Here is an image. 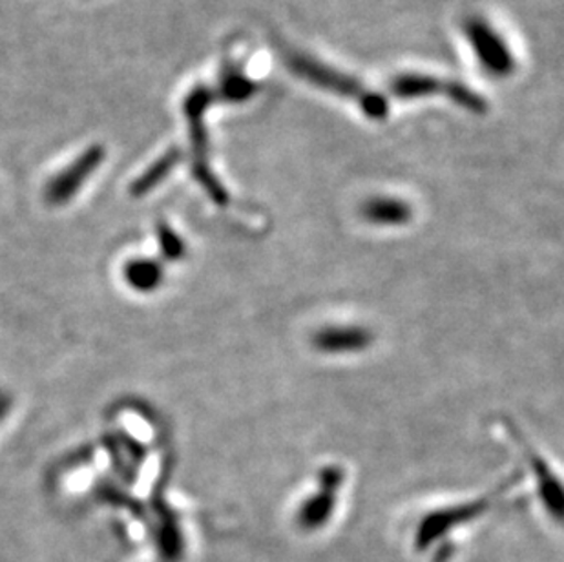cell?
<instances>
[{
  "instance_id": "cell-1",
  "label": "cell",
  "mask_w": 564,
  "mask_h": 562,
  "mask_svg": "<svg viewBox=\"0 0 564 562\" xmlns=\"http://www.w3.org/2000/svg\"><path fill=\"white\" fill-rule=\"evenodd\" d=\"M285 66L294 75L310 80L314 86L335 91L338 96L347 97V99L357 102L360 110L371 119L388 117L389 105L386 97L380 96L377 91L369 90L368 86H364L360 80L352 79V77L341 74L338 69L329 68L319 61H314L307 55L294 54V52L285 55Z\"/></svg>"
},
{
  "instance_id": "cell-2",
  "label": "cell",
  "mask_w": 564,
  "mask_h": 562,
  "mask_svg": "<svg viewBox=\"0 0 564 562\" xmlns=\"http://www.w3.org/2000/svg\"><path fill=\"white\" fill-rule=\"evenodd\" d=\"M218 101L216 91L210 90L208 86L199 85L188 94L183 102V114L188 119V130H191L192 150H194V174L197 181L202 183L203 188L208 192L216 203H227L229 196L224 186L219 185L216 175L208 169V133L205 125V116L208 108Z\"/></svg>"
},
{
  "instance_id": "cell-3",
  "label": "cell",
  "mask_w": 564,
  "mask_h": 562,
  "mask_svg": "<svg viewBox=\"0 0 564 562\" xmlns=\"http://www.w3.org/2000/svg\"><path fill=\"white\" fill-rule=\"evenodd\" d=\"M391 91L399 99H415V97L444 96L449 97L458 107L469 112H488V102L477 91L457 80H441L432 75L404 74L391 83Z\"/></svg>"
},
{
  "instance_id": "cell-4",
  "label": "cell",
  "mask_w": 564,
  "mask_h": 562,
  "mask_svg": "<svg viewBox=\"0 0 564 562\" xmlns=\"http://www.w3.org/2000/svg\"><path fill=\"white\" fill-rule=\"evenodd\" d=\"M466 37H468L475 55L479 58L480 66L496 77H508L516 69V61L510 50L506 46L501 35L480 19H471L466 24Z\"/></svg>"
},
{
  "instance_id": "cell-5",
  "label": "cell",
  "mask_w": 564,
  "mask_h": 562,
  "mask_svg": "<svg viewBox=\"0 0 564 562\" xmlns=\"http://www.w3.org/2000/svg\"><path fill=\"white\" fill-rule=\"evenodd\" d=\"M105 160V149L102 147H91L86 150L85 154L80 155L79 160L75 161L74 165L61 172L48 188H46V199L50 203L68 202L69 197L74 196L75 192L79 191V186L85 183L86 177L101 165Z\"/></svg>"
},
{
  "instance_id": "cell-6",
  "label": "cell",
  "mask_w": 564,
  "mask_h": 562,
  "mask_svg": "<svg viewBox=\"0 0 564 562\" xmlns=\"http://www.w3.org/2000/svg\"><path fill=\"white\" fill-rule=\"evenodd\" d=\"M371 345L369 331L358 327H329L314 336V347L325 355L360 353Z\"/></svg>"
},
{
  "instance_id": "cell-7",
  "label": "cell",
  "mask_w": 564,
  "mask_h": 562,
  "mask_svg": "<svg viewBox=\"0 0 564 562\" xmlns=\"http://www.w3.org/2000/svg\"><path fill=\"white\" fill-rule=\"evenodd\" d=\"M124 285L139 294H152L165 281V269L152 258H132L123 266Z\"/></svg>"
},
{
  "instance_id": "cell-8",
  "label": "cell",
  "mask_w": 564,
  "mask_h": 562,
  "mask_svg": "<svg viewBox=\"0 0 564 562\" xmlns=\"http://www.w3.org/2000/svg\"><path fill=\"white\" fill-rule=\"evenodd\" d=\"M364 218L378 227H402L410 221L411 207L397 197H375L362 208Z\"/></svg>"
},
{
  "instance_id": "cell-9",
  "label": "cell",
  "mask_w": 564,
  "mask_h": 562,
  "mask_svg": "<svg viewBox=\"0 0 564 562\" xmlns=\"http://www.w3.org/2000/svg\"><path fill=\"white\" fill-rule=\"evenodd\" d=\"M256 85L238 68H225L216 97L225 102H246L254 97Z\"/></svg>"
},
{
  "instance_id": "cell-10",
  "label": "cell",
  "mask_w": 564,
  "mask_h": 562,
  "mask_svg": "<svg viewBox=\"0 0 564 562\" xmlns=\"http://www.w3.org/2000/svg\"><path fill=\"white\" fill-rule=\"evenodd\" d=\"M180 160H182L180 150H171V152H166V154L163 155V158H161L152 169H149V172H147V174L135 183L133 192H135V194H143V192L150 191V188L158 185L166 174H171V170L180 163Z\"/></svg>"
},
{
  "instance_id": "cell-11",
  "label": "cell",
  "mask_w": 564,
  "mask_h": 562,
  "mask_svg": "<svg viewBox=\"0 0 564 562\" xmlns=\"http://www.w3.org/2000/svg\"><path fill=\"white\" fill-rule=\"evenodd\" d=\"M330 506H333V497L329 495L316 497L314 495L313 499L307 500V505H305L304 517L310 520L311 525H318L319 520L324 519V515L329 511Z\"/></svg>"
},
{
  "instance_id": "cell-12",
  "label": "cell",
  "mask_w": 564,
  "mask_h": 562,
  "mask_svg": "<svg viewBox=\"0 0 564 562\" xmlns=\"http://www.w3.org/2000/svg\"><path fill=\"white\" fill-rule=\"evenodd\" d=\"M163 247H165V255L169 258H177L183 249L182 241L174 236L172 230H163Z\"/></svg>"
}]
</instances>
